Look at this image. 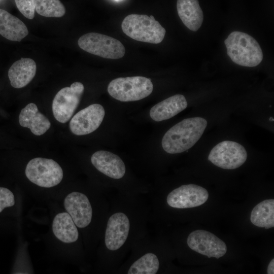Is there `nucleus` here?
<instances>
[{"mask_svg": "<svg viewBox=\"0 0 274 274\" xmlns=\"http://www.w3.org/2000/svg\"><path fill=\"white\" fill-rule=\"evenodd\" d=\"M209 193L202 187L195 184L182 185L167 196L168 205L173 208L187 209L198 207L208 200Z\"/></svg>", "mask_w": 274, "mask_h": 274, "instance_id": "nucleus-11", "label": "nucleus"}, {"mask_svg": "<svg viewBox=\"0 0 274 274\" xmlns=\"http://www.w3.org/2000/svg\"><path fill=\"white\" fill-rule=\"evenodd\" d=\"M130 219L123 212H116L108 218L105 233L104 242L110 252H116L125 245L130 230Z\"/></svg>", "mask_w": 274, "mask_h": 274, "instance_id": "nucleus-9", "label": "nucleus"}, {"mask_svg": "<svg viewBox=\"0 0 274 274\" xmlns=\"http://www.w3.org/2000/svg\"><path fill=\"white\" fill-rule=\"evenodd\" d=\"M35 11L46 17H61L65 13V8L59 0H34Z\"/></svg>", "mask_w": 274, "mask_h": 274, "instance_id": "nucleus-23", "label": "nucleus"}, {"mask_svg": "<svg viewBox=\"0 0 274 274\" xmlns=\"http://www.w3.org/2000/svg\"><path fill=\"white\" fill-rule=\"evenodd\" d=\"M28 34L26 25L18 18L0 9V35L12 41L20 42Z\"/></svg>", "mask_w": 274, "mask_h": 274, "instance_id": "nucleus-19", "label": "nucleus"}, {"mask_svg": "<svg viewBox=\"0 0 274 274\" xmlns=\"http://www.w3.org/2000/svg\"><path fill=\"white\" fill-rule=\"evenodd\" d=\"M178 15L190 30L196 31L203 20V14L198 0H177Z\"/></svg>", "mask_w": 274, "mask_h": 274, "instance_id": "nucleus-18", "label": "nucleus"}, {"mask_svg": "<svg viewBox=\"0 0 274 274\" xmlns=\"http://www.w3.org/2000/svg\"><path fill=\"white\" fill-rule=\"evenodd\" d=\"M91 162L96 169L112 179H121L125 174L124 162L119 156L112 152L97 151L92 155Z\"/></svg>", "mask_w": 274, "mask_h": 274, "instance_id": "nucleus-14", "label": "nucleus"}, {"mask_svg": "<svg viewBox=\"0 0 274 274\" xmlns=\"http://www.w3.org/2000/svg\"><path fill=\"white\" fill-rule=\"evenodd\" d=\"M63 204L77 227L85 228L91 223L92 209L86 195L79 192H72L65 197Z\"/></svg>", "mask_w": 274, "mask_h": 274, "instance_id": "nucleus-13", "label": "nucleus"}, {"mask_svg": "<svg viewBox=\"0 0 274 274\" xmlns=\"http://www.w3.org/2000/svg\"><path fill=\"white\" fill-rule=\"evenodd\" d=\"M269 120H270V121H273V118H272V117H270V118H269Z\"/></svg>", "mask_w": 274, "mask_h": 274, "instance_id": "nucleus-27", "label": "nucleus"}, {"mask_svg": "<svg viewBox=\"0 0 274 274\" xmlns=\"http://www.w3.org/2000/svg\"><path fill=\"white\" fill-rule=\"evenodd\" d=\"M267 273H274V259H272L269 262L267 267Z\"/></svg>", "mask_w": 274, "mask_h": 274, "instance_id": "nucleus-26", "label": "nucleus"}, {"mask_svg": "<svg viewBox=\"0 0 274 274\" xmlns=\"http://www.w3.org/2000/svg\"><path fill=\"white\" fill-rule=\"evenodd\" d=\"M37 65L35 61L28 58H21L14 62L8 71L11 85L21 88L28 84L35 76Z\"/></svg>", "mask_w": 274, "mask_h": 274, "instance_id": "nucleus-17", "label": "nucleus"}, {"mask_svg": "<svg viewBox=\"0 0 274 274\" xmlns=\"http://www.w3.org/2000/svg\"><path fill=\"white\" fill-rule=\"evenodd\" d=\"M160 263L157 256L148 252L135 260L127 271L128 274H155L159 268Z\"/></svg>", "mask_w": 274, "mask_h": 274, "instance_id": "nucleus-22", "label": "nucleus"}, {"mask_svg": "<svg viewBox=\"0 0 274 274\" xmlns=\"http://www.w3.org/2000/svg\"><path fill=\"white\" fill-rule=\"evenodd\" d=\"M25 173L30 182L45 188L56 186L63 178V170L57 162L42 157L30 160L26 166Z\"/></svg>", "mask_w": 274, "mask_h": 274, "instance_id": "nucleus-6", "label": "nucleus"}, {"mask_svg": "<svg viewBox=\"0 0 274 274\" xmlns=\"http://www.w3.org/2000/svg\"><path fill=\"white\" fill-rule=\"evenodd\" d=\"M250 221L254 225L269 229L274 227V199L264 200L252 210Z\"/></svg>", "mask_w": 274, "mask_h": 274, "instance_id": "nucleus-21", "label": "nucleus"}, {"mask_svg": "<svg viewBox=\"0 0 274 274\" xmlns=\"http://www.w3.org/2000/svg\"><path fill=\"white\" fill-rule=\"evenodd\" d=\"M247 156V152L242 145L234 141H224L214 147L208 160L220 168L233 169L242 165Z\"/></svg>", "mask_w": 274, "mask_h": 274, "instance_id": "nucleus-8", "label": "nucleus"}, {"mask_svg": "<svg viewBox=\"0 0 274 274\" xmlns=\"http://www.w3.org/2000/svg\"><path fill=\"white\" fill-rule=\"evenodd\" d=\"M105 115V109L101 105H90L72 117L69 125L70 130L77 135L89 134L99 127Z\"/></svg>", "mask_w": 274, "mask_h": 274, "instance_id": "nucleus-12", "label": "nucleus"}, {"mask_svg": "<svg viewBox=\"0 0 274 274\" xmlns=\"http://www.w3.org/2000/svg\"><path fill=\"white\" fill-rule=\"evenodd\" d=\"M187 243L192 250L208 258H219L227 252L225 243L213 233L203 230H196L188 235Z\"/></svg>", "mask_w": 274, "mask_h": 274, "instance_id": "nucleus-10", "label": "nucleus"}, {"mask_svg": "<svg viewBox=\"0 0 274 274\" xmlns=\"http://www.w3.org/2000/svg\"><path fill=\"white\" fill-rule=\"evenodd\" d=\"M123 32L130 38L151 44L161 43L166 30L153 16L132 14L126 16L121 23Z\"/></svg>", "mask_w": 274, "mask_h": 274, "instance_id": "nucleus-3", "label": "nucleus"}, {"mask_svg": "<svg viewBox=\"0 0 274 274\" xmlns=\"http://www.w3.org/2000/svg\"><path fill=\"white\" fill-rule=\"evenodd\" d=\"M187 102L182 94H176L155 105L150 111V116L155 121L169 119L185 110Z\"/></svg>", "mask_w": 274, "mask_h": 274, "instance_id": "nucleus-16", "label": "nucleus"}, {"mask_svg": "<svg viewBox=\"0 0 274 274\" xmlns=\"http://www.w3.org/2000/svg\"><path fill=\"white\" fill-rule=\"evenodd\" d=\"M15 204L13 193L8 189L0 187V213L5 208Z\"/></svg>", "mask_w": 274, "mask_h": 274, "instance_id": "nucleus-25", "label": "nucleus"}, {"mask_svg": "<svg viewBox=\"0 0 274 274\" xmlns=\"http://www.w3.org/2000/svg\"><path fill=\"white\" fill-rule=\"evenodd\" d=\"M207 124L205 119L199 117L182 120L164 134L161 141L162 148L169 154L187 151L199 140Z\"/></svg>", "mask_w": 274, "mask_h": 274, "instance_id": "nucleus-1", "label": "nucleus"}, {"mask_svg": "<svg viewBox=\"0 0 274 274\" xmlns=\"http://www.w3.org/2000/svg\"><path fill=\"white\" fill-rule=\"evenodd\" d=\"M107 89L109 94L117 100L132 101L150 95L153 85L150 79L143 76L119 77L112 80Z\"/></svg>", "mask_w": 274, "mask_h": 274, "instance_id": "nucleus-4", "label": "nucleus"}, {"mask_svg": "<svg viewBox=\"0 0 274 274\" xmlns=\"http://www.w3.org/2000/svg\"><path fill=\"white\" fill-rule=\"evenodd\" d=\"M17 8L26 18L32 19L35 17L34 0H14Z\"/></svg>", "mask_w": 274, "mask_h": 274, "instance_id": "nucleus-24", "label": "nucleus"}, {"mask_svg": "<svg viewBox=\"0 0 274 274\" xmlns=\"http://www.w3.org/2000/svg\"><path fill=\"white\" fill-rule=\"evenodd\" d=\"M52 230L55 236L65 243L75 242L79 237L77 226L67 212L55 216L52 223Z\"/></svg>", "mask_w": 274, "mask_h": 274, "instance_id": "nucleus-20", "label": "nucleus"}, {"mask_svg": "<svg viewBox=\"0 0 274 274\" xmlns=\"http://www.w3.org/2000/svg\"><path fill=\"white\" fill-rule=\"evenodd\" d=\"M19 123L30 129L36 135L44 134L50 127L49 119L38 110L35 104L29 103L23 108L19 115Z\"/></svg>", "mask_w": 274, "mask_h": 274, "instance_id": "nucleus-15", "label": "nucleus"}, {"mask_svg": "<svg viewBox=\"0 0 274 274\" xmlns=\"http://www.w3.org/2000/svg\"><path fill=\"white\" fill-rule=\"evenodd\" d=\"M84 90L83 84L75 82L70 87H64L56 93L52 109L57 121L64 123L71 119L80 103Z\"/></svg>", "mask_w": 274, "mask_h": 274, "instance_id": "nucleus-7", "label": "nucleus"}, {"mask_svg": "<svg viewBox=\"0 0 274 274\" xmlns=\"http://www.w3.org/2000/svg\"><path fill=\"white\" fill-rule=\"evenodd\" d=\"M224 43L229 57L239 65L256 66L263 59V53L259 43L246 33L233 31L225 39Z\"/></svg>", "mask_w": 274, "mask_h": 274, "instance_id": "nucleus-2", "label": "nucleus"}, {"mask_svg": "<svg viewBox=\"0 0 274 274\" xmlns=\"http://www.w3.org/2000/svg\"><path fill=\"white\" fill-rule=\"evenodd\" d=\"M78 44L82 50L107 59H119L125 53V47L120 41L96 32L83 35L79 39Z\"/></svg>", "mask_w": 274, "mask_h": 274, "instance_id": "nucleus-5", "label": "nucleus"}]
</instances>
